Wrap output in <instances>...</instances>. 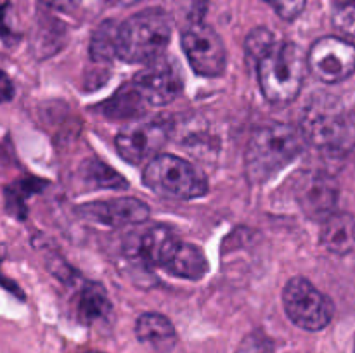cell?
Here are the masks:
<instances>
[{"label": "cell", "instance_id": "cell-23", "mask_svg": "<svg viewBox=\"0 0 355 353\" xmlns=\"http://www.w3.org/2000/svg\"><path fill=\"white\" fill-rule=\"evenodd\" d=\"M274 345L266 334L262 332H253V334L246 336L238 346L236 353H272Z\"/></svg>", "mask_w": 355, "mask_h": 353}, {"label": "cell", "instance_id": "cell-16", "mask_svg": "<svg viewBox=\"0 0 355 353\" xmlns=\"http://www.w3.org/2000/svg\"><path fill=\"white\" fill-rule=\"evenodd\" d=\"M165 270L180 279L200 280L208 272L207 256L196 244L180 242L179 249L168 262V265L165 266Z\"/></svg>", "mask_w": 355, "mask_h": 353}, {"label": "cell", "instance_id": "cell-13", "mask_svg": "<svg viewBox=\"0 0 355 353\" xmlns=\"http://www.w3.org/2000/svg\"><path fill=\"white\" fill-rule=\"evenodd\" d=\"M179 246L180 241L168 227L153 225L141 235H135L134 248L128 253L137 256L146 265L165 269L177 253Z\"/></svg>", "mask_w": 355, "mask_h": 353}, {"label": "cell", "instance_id": "cell-9", "mask_svg": "<svg viewBox=\"0 0 355 353\" xmlns=\"http://www.w3.org/2000/svg\"><path fill=\"white\" fill-rule=\"evenodd\" d=\"M307 66L321 82H343L355 71V45L338 37L319 38L309 51Z\"/></svg>", "mask_w": 355, "mask_h": 353}, {"label": "cell", "instance_id": "cell-5", "mask_svg": "<svg viewBox=\"0 0 355 353\" xmlns=\"http://www.w3.org/2000/svg\"><path fill=\"white\" fill-rule=\"evenodd\" d=\"M142 182L155 194L168 199H196L208 190L205 173L173 154H158L146 163Z\"/></svg>", "mask_w": 355, "mask_h": 353}, {"label": "cell", "instance_id": "cell-18", "mask_svg": "<svg viewBox=\"0 0 355 353\" xmlns=\"http://www.w3.org/2000/svg\"><path fill=\"white\" fill-rule=\"evenodd\" d=\"M118 33L120 24L116 21L101 23L90 40V57L101 62L118 57Z\"/></svg>", "mask_w": 355, "mask_h": 353}, {"label": "cell", "instance_id": "cell-21", "mask_svg": "<svg viewBox=\"0 0 355 353\" xmlns=\"http://www.w3.org/2000/svg\"><path fill=\"white\" fill-rule=\"evenodd\" d=\"M331 19L340 33L355 38V0H333Z\"/></svg>", "mask_w": 355, "mask_h": 353}, {"label": "cell", "instance_id": "cell-12", "mask_svg": "<svg viewBox=\"0 0 355 353\" xmlns=\"http://www.w3.org/2000/svg\"><path fill=\"white\" fill-rule=\"evenodd\" d=\"M85 220L106 227H127L144 224L149 218V208L144 201L135 197H113L106 201H94L76 208Z\"/></svg>", "mask_w": 355, "mask_h": 353}, {"label": "cell", "instance_id": "cell-24", "mask_svg": "<svg viewBox=\"0 0 355 353\" xmlns=\"http://www.w3.org/2000/svg\"><path fill=\"white\" fill-rule=\"evenodd\" d=\"M7 14H9V0H0V35L3 40H9L12 37V30L7 23Z\"/></svg>", "mask_w": 355, "mask_h": 353}, {"label": "cell", "instance_id": "cell-7", "mask_svg": "<svg viewBox=\"0 0 355 353\" xmlns=\"http://www.w3.org/2000/svg\"><path fill=\"white\" fill-rule=\"evenodd\" d=\"M172 125L163 118L130 121L114 138L116 151L125 161L132 165L151 161L166 144Z\"/></svg>", "mask_w": 355, "mask_h": 353}, {"label": "cell", "instance_id": "cell-25", "mask_svg": "<svg viewBox=\"0 0 355 353\" xmlns=\"http://www.w3.org/2000/svg\"><path fill=\"white\" fill-rule=\"evenodd\" d=\"M14 97V85L12 80L0 69V104L7 102Z\"/></svg>", "mask_w": 355, "mask_h": 353}, {"label": "cell", "instance_id": "cell-4", "mask_svg": "<svg viewBox=\"0 0 355 353\" xmlns=\"http://www.w3.org/2000/svg\"><path fill=\"white\" fill-rule=\"evenodd\" d=\"M302 132L311 144L328 151L355 147V113L338 99L315 96L302 114Z\"/></svg>", "mask_w": 355, "mask_h": 353}, {"label": "cell", "instance_id": "cell-29", "mask_svg": "<svg viewBox=\"0 0 355 353\" xmlns=\"http://www.w3.org/2000/svg\"><path fill=\"white\" fill-rule=\"evenodd\" d=\"M354 353H355V343H354Z\"/></svg>", "mask_w": 355, "mask_h": 353}, {"label": "cell", "instance_id": "cell-19", "mask_svg": "<svg viewBox=\"0 0 355 353\" xmlns=\"http://www.w3.org/2000/svg\"><path fill=\"white\" fill-rule=\"evenodd\" d=\"M85 179L89 182H92L96 187H104V189H121V187L127 185L123 176L118 172H114L111 166L104 165L99 159H90L87 161L85 168Z\"/></svg>", "mask_w": 355, "mask_h": 353}, {"label": "cell", "instance_id": "cell-28", "mask_svg": "<svg viewBox=\"0 0 355 353\" xmlns=\"http://www.w3.org/2000/svg\"><path fill=\"white\" fill-rule=\"evenodd\" d=\"M87 353H99V352H87Z\"/></svg>", "mask_w": 355, "mask_h": 353}, {"label": "cell", "instance_id": "cell-20", "mask_svg": "<svg viewBox=\"0 0 355 353\" xmlns=\"http://www.w3.org/2000/svg\"><path fill=\"white\" fill-rule=\"evenodd\" d=\"M276 42L277 38L272 31L267 30V28H255V30L250 31V35L246 37V57L250 59V62L257 64L259 59L262 57L266 52H269L270 47H272Z\"/></svg>", "mask_w": 355, "mask_h": 353}, {"label": "cell", "instance_id": "cell-6", "mask_svg": "<svg viewBox=\"0 0 355 353\" xmlns=\"http://www.w3.org/2000/svg\"><path fill=\"white\" fill-rule=\"evenodd\" d=\"M283 305L290 320L305 331H322L335 315L333 301L304 277L288 280L283 289Z\"/></svg>", "mask_w": 355, "mask_h": 353}, {"label": "cell", "instance_id": "cell-1", "mask_svg": "<svg viewBox=\"0 0 355 353\" xmlns=\"http://www.w3.org/2000/svg\"><path fill=\"white\" fill-rule=\"evenodd\" d=\"M302 128L288 123H269L257 128L246 145V176L252 183H263L286 168L305 147Z\"/></svg>", "mask_w": 355, "mask_h": 353}, {"label": "cell", "instance_id": "cell-11", "mask_svg": "<svg viewBox=\"0 0 355 353\" xmlns=\"http://www.w3.org/2000/svg\"><path fill=\"white\" fill-rule=\"evenodd\" d=\"M130 83L148 107L166 106L182 90V78L175 66L162 57L149 62V66L139 71Z\"/></svg>", "mask_w": 355, "mask_h": 353}, {"label": "cell", "instance_id": "cell-27", "mask_svg": "<svg viewBox=\"0 0 355 353\" xmlns=\"http://www.w3.org/2000/svg\"><path fill=\"white\" fill-rule=\"evenodd\" d=\"M116 2H120V3H125V6H132V3L142 2V0H116Z\"/></svg>", "mask_w": 355, "mask_h": 353}, {"label": "cell", "instance_id": "cell-15", "mask_svg": "<svg viewBox=\"0 0 355 353\" xmlns=\"http://www.w3.org/2000/svg\"><path fill=\"white\" fill-rule=\"evenodd\" d=\"M321 244L335 255H347L355 246V218L336 211L322 221Z\"/></svg>", "mask_w": 355, "mask_h": 353}, {"label": "cell", "instance_id": "cell-22", "mask_svg": "<svg viewBox=\"0 0 355 353\" xmlns=\"http://www.w3.org/2000/svg\"><path fill=\"white\" fill-rule=\"evenodd\" d=\"M263 2L269 3L277 16L283 17L284 21H293L304 12L307 0H263Z\"/></svg>", "mask_w": 355, "mask_h": 353}, {"label": "cell", "instance_id": "cell-17", "mask_svg": "<svg viewBox=\"0 0 355 353\" xmlns=\"http://www.w3.org/2000/svg\"><path fill=\"white\" fill-rule=\"evenodd\" d=\"M78 315L85 324L101 320L111 311V301L106 289L97 282H85L78 294Z\"/></svg>", "mask_w": 355, "mask_h": 353}, {"label": "cell", "instance_id": "cell-26", "mask_svg": "<svg viewBox=\"0 0 355 353\" xmlns=\"http://www.w3.org/2000/svg\"><path fill=\"white\" fill-rule=\"evenodd\" d=\"M47 6L54 7V9H68L73 3V0H44Z\"/></svg>", "mask_w": 355, "mask_h": 353}, {"label": "cell", "instance_id": "cell-10", "mask_svg": "<svg viewBox=\"0 0 355 353\" xmlns=\"http://www.w3.org/2000/svg\"><path fill=\"white\" fill-rule=\"evenodd\" d=\"M338 196V182L324 172H305L295 185L298 206L311 220L324 221L336 213Z\"/></svg>", "mask_w": 355, "mask_h": 353}, {"label": "cell", "instance_id": "cell-14", "mask_svg": "<svg viewBox=\"0 0 355 353\" xmlns=\"http://www.w3.org/2000/svg\"><path fill=\"white\" fill-rule=\"evenodd\" d=\"M139 341L151 346L156 352H170L177 343V332L170 318L162 314H144L135 322Z\"/></svg>", "mask_w": 355, "mask_h": 353}, {"label": "cell", "instance_id": "cell-3", "mask_svg": "<svg viewBox=\"0 0 355 353\" xmlns=\"http://www.w3.org/2000/svg\"><path fill=\"white\" fill-rule=\"evenodd\" d=\"M172 17L163 9H146L120 24L118 59L142 64L162 57L172 38Z\"/></svg>", "mask_w": 355, "mask_h": 353}, {"label": "cell", "instance_id": "cell-8", "mask_svg": "<svg viewBox=\"0 0 355 353\" xmlns=\"http://www.w3.org/2000/svg\"><path fill=\"white\" fill-rule=\"evenodd\" d=\"M182 48L191 68L201 76L215 78L224 73L227 52L220 35L205 23L187 24L182 31Z\"/></svg>", "mask_w": 355, "mask_h": 353}, {"label": "cell", "instance_id": "cell-2", "mask_svg": "<svg viewBox=\"0 0 355 353\" xmlns=\"http://www.w3.org/2000/svg\"><path fill=\"white\" fill-rule=\"evenodd\" d=\"M260 89L270 104L293 102L305 80L307 55L293 42H279L255 64Z\"/></svg>", "mask_w": 355, "mask_h": 353}]
</instances>
